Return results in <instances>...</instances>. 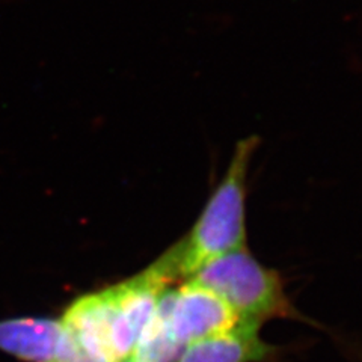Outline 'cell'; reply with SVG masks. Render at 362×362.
<instances>
[{"label": "cell", "mask_w": 362, "mask_h": 362, "mask_svg": "<svg viewBox=\"0 0 362 362\" xmlns=\"http://www.w3.org/2000/svg\"><path fill=\"white\" fill-rule=\"evenodd\" d=\"M183 350L169 327L165 310L158 302L130 359L133 362H178Z\"/></svg>", "instance_id": "obj_6"}, {"label": "cell", "mask_w": 362, "mask_h": 362, "mask_svg": "<svg viewBox=\"0 0 362 362\" xmlns=\"http://www.w3.org/2000/svg\"><path fill=\"white\" fill-rule=\"evenodd\" d=\"M187 279L216 294L242 320L262 325L270 319H303L293 308L278 272L259 263L246 247L211 259Z\"/></svg>", "instance_id": "obj_2"}, {"label": "cell", "mask_w": 362, "mask_h": 362, "mask_svg": "<svg viewBox=\"0 0 362 362\" xmlns=\"http://www.w3.org/2000/svg\"><path fill=\"white\" fill-rule=\"evenodd\" d=\"M62 337V322L47 317L0 320V350L26 362L56 361Z\"/></svg>", "instance_id": "obj_5"}, {"label": "cell", "mask_w": 362, "mask_h": 362, "mask_svg": "<svg viewBox=\"0 0 362 362\" xmlns=\"http://www.w3.org/2000/svg\"><path fill=\"white\" fill-rule=\"evenodd\" d=\"M122 362H133V361H132V359L129 358V359H126V361H122Z\"/></svg>", "instance_id": "obj_7"}, {"label": "cell", "mask_w": 362, "mask_h": 362, "mask_svg": "<svg viewBox=\"0 0 362 362\" xmlns=\"http://www.w3.org/2000/svg\"><path fill=\"white\" fill-rule=\"evenodd\" d=\"M257 146V136L235 145L228 169L192 230L153 263L169 284L190 278L214 258L246 247V185Z\"/></svg>", "instance_id": "obj_1"}, {"label": "cell", "mask_w": 362, "mask_h": 362, "mask_svg": "<svg viewBox=\"0 0 362 362\" xmlns=\"http://www.w3.org/2000/svg\"><path fill=\"white\" fill-rule=\"evenodd\" d=\"M259 326L242 320L230 331L186 346L178 362H263L275 347L263 341Z\"/></svg>", "instance_id": "obj_4"}, {"label": "cell", "mask_w": 362, "mask_h": 362, "mask_svg": "<svg viewBox=\"0 0 362 362\" xmlns=\"http://www.w3.org/2000/svg\"><path fill=\"white\" fill-rule=\"evenodd\" d=\"M169 327L181 347L233 329L242 319L216 294L186 279L178 288L168 287L160 299Z\"/></svg>", "instance_id": "obj_3"}]
</instances>
